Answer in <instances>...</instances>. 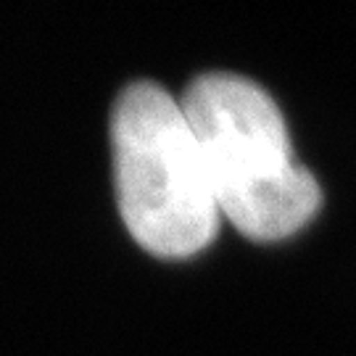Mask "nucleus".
<instances>
[{"instance_id":"f03ea898","label":"nucleus","mask_w":356,"mask_h":356,"mask_svg":"<svg viewBox=\"0 0 356 356\" xmlns=\"http://www.w3.org/2000/svg\"><path fill=\"white\" fill-rule=\"evenodd\" d=\"M119 211L145 251L185 259L216 238V206L201 143L182 101L156 82H132L111 114Z\"/></svg>"},{"instance_id":"f257e3e1","label":"nucleus","mask_w":356,"mask_h":356,"mask_svg":"<svg viewBox=\"0 0 356 356\" xmlns=\"http://www.w3.org/2000/svg\"><path fill=\"white\" fill-rule=\"evenodd\" d=\"M182 108L201 143L222 216L259 243L291 238L322 206L314 175L296 161L277 103L254 79L229 72L195 76Z\"/></svg>"}]
</instances>
